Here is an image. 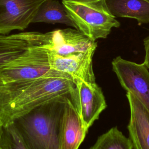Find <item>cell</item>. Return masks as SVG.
<instances>
[{"label": "cell", "mask_w": 149, "mask_h": 149, "mask_svg": "<svg viewBox=\"0 0 149 149\" xmlns=\"http://www.w3.org/2000/svg\"><path fill=\"white\" fill-rule=\"evenodd\" d=\"M70 94L73 104L84 129L88 131L107 104L101 88L95 81L79 80Z\"/></svg>", "instance_id": "cell-5"}, {"label": "cell", "mask_w": 149, "mask_h": 149, "mask_svg": "<svg viewBox=\"0 0 149 149\" xmlns=\"http://www.w3.org/2000/svg\"><path fill=\"white\" fill-rule=\"evenodd\" d=\"M75 29L96 41L105 38L119 22L109 12L105 0L62 1Z\"/></svg>", "instance_id": "cell-3"}, {"label": "cell", "mask_w": 149, "mask_h": 149, "mask_svg": "<svg viewBox=\"0 0 149 149\" xmlns=\"http://www.w3.org/2000/svg\"><path fill=\"white\" fill-rule=\"evenodd\" d=\"M51 70L42 77L0 84V122L3 126L47 102L70 95L74 86L72 78Z\"/></svg>", "instance_id": "cell-1"}, {"label": "cell", "mask_w": 149, "mask_h": 149, "mask_svg": "<svg viewBox=\"0 0 149 149\" xmlns=\"http://www.w3.org/2000/svg\"><path fill=\"white\" fill-rule=\"evenodd\" d=\"M87 132L70 95L67 97L60 126L61 149H78Z\"/></svg>", "instance_id": "cell-11"}, {"label": "cell", "mask_w": 149, "mask_h": 149, "mask_svg": "<svg viewBox=\"0 0 149 149\" xmlns=\"http://www.w3.org/2000/svg\"><path fill=\"white\" fill-rule=\"evenodd\" d=\"M90 149H133V145L129 137L115 126L100 136Z\"/></svg>", "instance_id": "cell-15"}, {"label": "cell", "mask_w": 149, "mask_h": 149, "mask_svg": "<svg viewBox=\"0 0 149 149\" xmlns=\"http://www.w3.org/2000/svg\"><path fill=\"white\" fill-rule=\"evenodd\" d=\"M60 23L75 28L67 10L62 3L57 0H47L40 7L32 23Z\"/></svg>", "instance_id": "cell-14"}, {"label": "cell", "mask_w": 149, "mask_h": 149, "mask_svg": "<svg viewBox=\"0 0 149 149\" xmlns=\"http://www.w3.org/2000/svg\"><path fill=\"white\" fill-rule=\"evenodd\" d=\"M1 83H2V81H1V80H0V84H1Z\"/></svg>", "instance_id": "cell-19"}, {"label": "cell", "mask_w": 149, "mask_h": 149, "mask_svg": "<svg viewBox=\"0 0 149 149\" xmlns=\"http://www.w3.org/2000/svg\"><path fill=\"white\" fill-rule=\"evenodd\" d=\"M111 64L120 86L137 97L149 111V70L144 64L119 56L115 58Z\"/></svg>", "instance_id": "cell-6"}, {"label": "cell", "mask_w": 149, "mask_h": 149, "mask_svg": "<svg viewBox=\"0 0 149 149\" xmlns=\"http://www.w3.org/2000/svg\"><path fill=\"white\" fill-rule=\"evenodd\" d=\"M40 45L58 55L84 52L96 49L97 43L77 29H58L41 33Z\"/></svg>", "instance_id": "cell-8"}, {"label": "cell", "mask_w": 149, "mask_h": 149, "mask_svg": "<svg viewBox=\"0 0 149 149\" xmlns=\"http://www.w3.org/2000/svg\"><path fill=\"white\" fill-rule=\"evenodd\" d=\"M69 95L47 102L13 122L29 149H61V122Z\"/></svg>", "instance_id": "cell-2"}, {"label": "cell", "mask_w": 149, "mask_h": 149, "mask_svg": "<svg viewBox=\"0 0 149 149\" xmlns=\"http://www.w3.org/2000/svg\"><path fill=\"white\" fill-rule=\"evenodd\" d=\"M47 0H0V34L23 30L32 23L40 7Z\"/></svg>", "instance_id": "cell-7"}, {"label": "cell", "mask_w": 149, "mask_h": 149, "mask_svg": "<svg viewBox=\"0 0 149 149\" xmlns=\"http://www.w3.org/2000/svg\"><path fill=\"white\" fill-rule=\"evenodd\" d=\"M145 56L143 63L149 70V36L144 40Z\"/></svg>", "instance_id": "cell-17"}, {"label": "cell", "mask_w": 149, "mask_h": 149, "mask_svg": "<svg viewBox=\"0 0 149 149\" xmlns=\"http://www.w3.org/2000/svg\"><path fill=\"white\" fill-rule=\"evenodd\" d=\"M0 149H29L13 123L2 127Z\"/></svg>", "instance_id": "cell-16"}, {"label": "cell", "mask_w": 149, "mask_h": 149, "mask_svg": "<svg viewBox=\"0 0 149 149\" xmlns=\"http://www.w3.org/2000/svg\"><path fill=\"white\" fill-rule=\"evenodd\" d=\"M48 51L41 45H31L19 55L0 66L2 83L33 79L51 73Z\"/></svg>", "instance_id": "cell-4"}, {"label": "cell", "mask_w": 149, "mask_h": 149, "mask_svg": "<svg viewBox=\"0 0 149 149\" xmlns=\"http://www.w3.org/2000/svg\"><path fill=\"white\" fill-rule=\"evenodd\" d=\"M41 33L30 31L0 34V66L16 58L31 45H40Z\"/></svg>", "instance_id": "cell-12"}, {"label": "cell", "mask_w": 149, "mask_h": 149, "mask_svg": "<svg viewBox=\"0 0 149 149\" xmlns=\"http://www.w3.org/2000/svg\"><path fill=\"white\" fill-rule=\"evenodd\" d=\"M115 17L137 20L139 24L149 23V0H105Z\"/></svg>", "instance_id": "cell-13"}, {"label": "cell", "mask_w": 149, "mask_h": 149, "mask_svg": "<svg viewBox=\"0 0 149 149\" xmlns=\"http://www.w3.org/2000/svg\"><path fill=\"white\" fill-rule=\"evenodd\" d=\"M95 49L84 52L61 55L48 51L51 69L69 76L73 83L79 80L95 81L93 57Z\"/></svg>", "instance_id": "cell-9"}, {"label": "cell", "mask_w": 149, "mask_h": 149, "mask_svg": "<svg viewBox=\"0 0 149 149\" xmlns=\"http://www.w3.org/2000/svg\"><path fill=\"white\" fill-rule=\"evenodd\" d=\"M2 127H3V126L2 125L1 122H0V139H1V134H2Z\"/></svg>", "instance_id": "cell-18"}, {"label": "cell", "mask_w": 149, "mask_h": 149, "mask_svg": "<svg viewBox=\"0 0 149 149\" xmlns=\"http://www.w3.org/2000/svg\"><path fill=\"white\" fill-rule=\"evenodd\" d=\"M130 108L127 126L133 149H149V111L133 93L126 94Z\"/></svg>", "instance_id": "cell-10"}]
</instances>
